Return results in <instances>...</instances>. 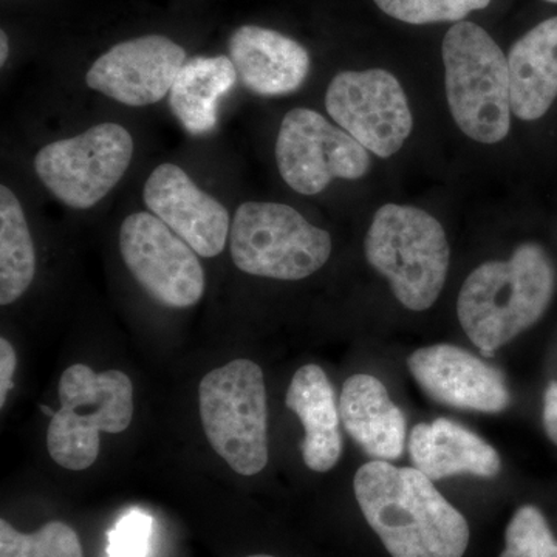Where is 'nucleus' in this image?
Returning a JSON list of instances; mask_svg holds the SVG:
<instances>
[{
	"instance_id": "2",
	"label": "nucleus",
	"mask_w": 557,
	"mask_h": 557,
	"mask_svg": "<svg viewBox=\"0 0 557 557\" xmlns=\"http://www.w3.org/2000/svg\"><path fill=\"white\" fill-rule=\"evenodd\" d=\"M556 289L552 259L522 244L508 260H491L469 274L457 300L461 329L485 358L544 317Z\"/></svg>"
},
{
	"instance_id": "27",
	"label": "nucleus",
	"mask_w": 557,
	"mask_h": 557,
	"mask_svg": "<svg viewBox=\"0 0 557 557\" xmlns=\"http://www.w3.org/2000/svg\"><path fill=\"white\" fill-rule=\"evenodd\" d=\"M542 420L548 438L557 446V381L549 383L545 391Z\"/></svg>"
},
{
	"instance_id": "24",
	"label": "nucleus",
	"mask_w": 557,
	"mask_h": 557,
	"mask_svg": "<svg viewBox=\"0 0 557 557\" xmlns=\"http://www.w3.org/2000/svg\"><path fill=\"white\" fill-rule=\"evenodd\" d=\"M381 11L406 24L465 20L472 11L483 10L491 0H375Z\"/></svg>"
},
{
	"instance_id": "28",
	"label": "nucleus",
	"mask_w": 557,
	"mask_h": 557,
	"mask_svg": "<svg viewBox=\"0 0 557 557\" xmlns=\"http://www.w3.org/2000/svg\"><path fill=\"white\" fill-rule=\"evenodd\" d=\"M9 58V36L5 32H0V65H5Z\"/></svg>"
},
{
	"instance_id": "1",
	"label": "nucleus",
	"mask_w": 557,
	"mask_h": 557,
	"mask_svg": "<svg viewBox=\"0 0 557 557\" xmlns=\"http://www.w3.org/2000/svg\"><path fill=\"white\" fill-rule=\"evenodd\" d=\"M354 490L362 515L392 557L467 553L468 520L417 468L369 461L355 474Z\"/></svg>"
},
{
	"instance_id": "19",
	"label": "nucleus",
	"mask_w": 557,
	"mask_h": 557,
	"mask_svg": "<svg viewBox=\"0 0 557 557\" xmlns=\"http://www.w3.org/2000/svg\"><path fill=\"white\" fill-rule=\"evenodd\" d=\"M511 108L518 119H542L557 98V16L541 22L509 50Z\"/></svg>"
},
{
	"instance_id": "13",
	"label": "nucleus",
	"mask_w": 557,
	"mask_h": 557,
	"mask_svg": "<svg viewBox=\"0 0 557 557\" xmlns=\"http://www.w3.org/2000/svg\"><path fill=\"white\" fill-rule=\"evenodd\" d=\"M408 368L429 397L449 408L498 413L511 401L500 370L450 344L418 348Z\"/></svg>"
},
{
	"instance_id": "18",
	"label": "nucleus",
	"mask_w": 557,
	"mask_h": 557,
	"mask_svg": "<svg viewBox=\"0 0 557 557\" xmlns=\"http://www.w3.org/2000/svg\"><path fill=\"white\" fill-rule=\"evenodd\" d=\"M285 403L302 423L306 435L300 450L307 468L317 472L335 468L343 454L341 412L324 370L317 364L300 368L289 383Z\"/></svg>"
},
{
	"instance_id": "17",
	"label": "nucleus",
	"mask_w": 557,
	"mask_h": 557,
	"mask_svg": "<svg viewBox=\"0 0 557 557\" xmlns=\"http://www.w3.org/2000/svg\"><path fill=\"white\" fill-rule=\"evenodd\" d=\"M339 412L347 434L368 456L383 461L401 457L406 417L379 379L366 373L350 376L341 392Z\"/></svg>"
},
{
	"instance_id": "31",
	"label": "nucleus",
	"mask_w": 557,
	"mask_h": 557,
	"mask_svg": "<svg viewBox=\"0 0 557 557\" xmlns=\"http://www.w3.org/2000/svg\"><path fill=\"white\" fill-rule=\"evenodd\" d=\"M545 2L557 3V0H545Z\"/></svg>"
},
{
	"instance_id": "29",
	"label": "nucleus",
	"mask_w": 557,
	"mask_h": 557,
	"mask_svg": "<svg viewBox=\"0 0 557 557\" xmlns=\"http://www.w3.org/2000/svg\"><path fill=\"white\" fill-rule=\"evenodd\" d=\"M40 409H42V412H46L47 416H50L51 418H53L54 413H57V412H53V410H51L50 408H47V406H42V408H40Z\"/></svg>"
},
{
	"instance_id": "30",
	"label": "nucleus",
	"mask_w": 557,
	"mask_h": 557,
	"mask_svg": "<svg viewBox=\"0 0 557 557\" xmlns=\"http://www.w3.org/2000/svg\"><path fill=\"white\" fill-rule=\"evenodd\" d=\"M247 557H274V556H269V555H255V556H247Z\"/></svg>"
},
{
	"instance_id": "14",
	"label": "nucleus",
	"mask_w": 557,
	"mask_h": 557,
	"mask_svg": "<svg viewBox=\"0 0 557 557\" xmlns=\"http://www.w3.org/2000/svg\"><path fill=\"white\" fill-rule=\"evenodd\" d=\"M146 208L189 245L200 258H215L226 247L230 214L177 164L163 163L146 180Z\"/></svg>"
},
{
	"instance_id": "15",
	"label": "nucleus",
	"mask_w": 557,
	"mask_h": 557,
	"mask_svg": "<svg viewBox=\"0 0 557 557\" xmlns=\"http://www.w3.org/2000/svg\"><path fill=\"white\" fill-rule=\"evenodd\" d=\"M228 53L242 86L260 97L293 94L309 76L310 57L306 47L259 25H242L234 30Z\"/></svg>"
},
{
	"instance_id": "7",
	"label": "nucleus",
	"mask_w": 557,
	"mask_h": 557,
	"mask_svg": "<svg viewBox=\"0 0 557 557\" xmlns=\"http://www.w3.org/2000/svg\"><path fill=\"white\" fill-rule=\"evenodd\" d=\"M230 249L244 273L300 281L327 263L332 237L287 205L247 201L231 222Z\"/></svg>"
},
{
	"instance_id": "4",
	"label": "nucleus",
	"mask_w": 557,
	"mask_h": 557,
	"mask_svg": "<svg viewBox=\"0 0 557 557\" xmlns=\"http://www.w3.org/2000/svg\"><path fill=\"white\" fill-rule=\"evenodd\" d=\"M450 115L467 137L483 145L507 138L511 127V76L496 40L472 22H457L443 39Z\"/></svg>"
},
{
	"instance_id": "16",
	"label": "nucleus",
	"mask_w": 557,
	"mask_h": 557,
	"mask_svg": "<svg viewBox=\"0 0 557 557\" xmlns=\"http://www.w3.org/2000/svg\"><path fill=\"white\" fill-rule=\"evenodd\" d=\"M409 453L413 467L432 482L461 474L493 479L502 471L500 456L490 443L446 418L417 424Z\"/></svg>"
},
{
	"instance_id": "6",
	"label": "nucleus",
	"mask_w": 557,
	"mask_h": 557,
	"mask_svg": "<svg viewBox=\"0 0 557 557\" xmlns=\"http://www.w3.org/2000/svg\"><path fill=\"white\" fill-rule=\"evenodd\" d=\"M61 409L47 431L50 457L69 471H84L100 456V434H120L134 417V387L120 370L95 372L75 364L62 373Z\"/></svg>"
},
{
	"instance_id": "23",
	"label": "nucleus",
	"mask_w": 557,
	"mask_h": 557,
	"mask_svg": "<svg viewBox=\"0 0 557 557\" xmlns=\"http://www.w3.org/2000/svg\"><path fill=\"white\" fill-rule=\"evenodd\" d=\"M500 557H557V539L541 509L523 505L515 512Z\"/></svg>"
},
{
	"instance_id": "22",
	"label": "nucleus",
	"mask_w": 557,
	"mask_h": 557,
	"mask_svg": "<svg viewBox=\"0 0 557 557\" xmlns=\"http://www.w3.org/2000/svg\"><path fill=\"white\" fill-rule=\"evenodd\" d=\"M0 557H84L76 531L67 523H47L36 533L25 534L0 520Z\"/></svg>"
},
{
	"instance_id": "25",
	"label": "nucleus",
	"mask_w": 557,
	"mask_h": 557,
	"mask_svg": "<svg viewBox=\"0 0 557 557\" xmlns=\"http://www.w3.org/2000/svg\"><path fill=\"white\" fill-rule=\"evenodd\" d=\"M152 525V518L146 512H126L109 531L108 557H146Z\"/></svg>"
},
{
	"instance_id": "10",
	"label": "nucleus",
	"mask_w": 557,
	"mask_h": 557,
	"mask_svg": "<svg viewBox=\"0 0 557 557\" xmlns=\"http://www.w3.org/2000/svg\"><path fill=\"white\" fill-rule=\"evenodd\" d=\"M120 252L139 287L161 306L188 309L203 296L199 255L152 212H135L120 228Z\"/></svg>"
},
{
	"instance_id": "5",
	"label": "nucleus",
	"mask_w": 557,
	"mask_h": 557,
	"mask_svg": "<svg viewBox=\"0 0 557 557\" xmlns=\"http://www.w3.org/2000/svg\"><path fill=\"white\" fill-rule=\"evenodd\" d=\"M209 445L234 472L256 475L269 463V406L262 369L234 359L209 372L199 387Z\"/></svg>"
},
{
	"instance_id": "21",
	"label": "nucleus",
	"mask_w": 557,
	"mask_h": 557,
	"mask_svg": "<svg viewBox=\"0 0 557 557\" xmlns=\"http://www.w3.org/2000/svg\"><path fill=\"white\" fill-rule=\"evenodd\" d=\"M36 273L35 245L20 199L0 186V304L10 306L30 288Z\"/></svg>"
},
{
	"instance_id": "26",
	"label": "nucleus",
	"mask_w": 557,
	"mask_h": 557,
	"mask_svg": "<svg viewBox=\"0 0 557 557\" xmlns=\"http://www.w3.org/2000/svg\"><path fill=\"white\" fill-rule=\"evenodd\" d=\"M17 368L14 347L7 338L0 339V408L5 406L7 395L13 388V375Z\"/></svg>"
},
{
	"instance_id": "9",
	"label": "nucleus",
	"mask_w": 557,
	"mask_h": 557,
	"mask_svg": "<svg viewBox=\"0 0 557 557\" xmlns=\"http://www.w3.org/2000/svg\"><path fill=\"white\" fill-rule=\"evenodd\" d=\"M276 161L281 177L300 196H317L335 178L358 180L370 170L369 150L311 109L284 116Z\"/></svg>"
},
{
	"instance_id": "20",
	"label": "nucleus",
	"mask_w": 557,
	"mask_h": 557,
	"mask_svg": "<svg viewBox=\"0 0 557 557\" xmlns=\"http://www.w3.org/2000/svg\"><path fill=\"white\" fill-rule=\"evenodd\" d=\"M236 69L230 57H196L180 70L170 91L175 119L194 137L218 127L219 106L236 86Z\"/></svg>"
},
{
	"instance_id": "11",
	"label": "nucleus",
	"mask_w": 557,
	"mask_h": 557,
	"mask_svg": "<svg viewBox=\"0 0 557 557\" xmlns=\"http://www.w3.org/2000/svg\"><path fill=\"white\" fill-rule=\"evenodd\" d=\"M325 109L341 129L380 159L395 156L412 132L408 97L386 70L338 73L329 84Z\"/></svg>"
},
{
	"instance_id": "12",
	"label": "nucleus",
	"mask_w": 557,
	"mask_h": 557,
	"mask_svg": "<svg viewBox=\"0 0 557 557\" xmlns=\"http://www.w3.org/2000/svg\"><path fill=\"white\" fill-rule=\"evenodd\" d=\"M186 51L161 35L124 40L91 64L86 84L131 108L156 104L170 94Z\"/></svg>"
},
{
	"instance_id": "3",
	"label": "nucleus",
	"mask_w": 557,
	"mask_h": 557,
	"mask_svg": "<svg viewBox=\"0 0 557 557\" xmlns=\"http://www.w3.org/2000/svg\"><path fill=\"white\" fill-rule=\"evenodd\" d=\"M366 259L412 311L434 306L448 277L450 248L437 219L420 208L388 203L366 234Z\"/></svg>"
},
{
	"instance_id": "8",
	"label": "nucleus",
	"mask_w": 557,
	"mask_h": 557,
	"mask_svg": "<svg viewBox=\"0 0 557 557\" xmlns=\"http://www.w3.org/2000/svg\"><path fill=\"white\" fill-rule=\"evenodd\" d=\"M132 157L129 131L121 124L101 123L76 137L44 146L33 164L58 200L69 208L90 209L119 185Z\"/></svg>"
}]
</instances>
